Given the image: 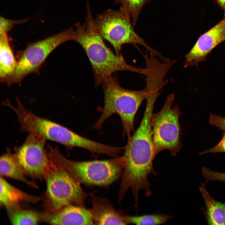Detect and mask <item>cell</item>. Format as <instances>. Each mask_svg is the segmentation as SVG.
<instances>
[{
    "label": "cell",
    "mask_w": 225,
    "mask_h": 225,
    "mask_svg": "<svg viewBox=\"0 0 225 225\" xmlns=\"http://www.w3.org/2000/svg\"><path fill=\"white\" fill-rule=\"evenodd\" d=\"M87 16L82 24L75 25L76 29L72 39L79 44L85 51L91 64L96 86L101 84L119 71H128L145 75L146 68H141L128 64L123 56L114 53L104 42L95 25L88 2Z\"/></svg>",
    "instance_id": "6da1fadb"
},
{
    "label": "cell",
    "mask_w": 225,
    "mask_h": 225,
    "mask_svg": "<svg viewBox=\"0 0 225 225\" xmlns=\"http://www.w3.org/2000/svg\"><path fill=\"white\" fill-rule=\"evenodd\" d=\"M104 96L102 114L93 126L100 129L107 119L116 113L120 117L123 126L122 135L128 139L133 132L134 118L143 101L151 92L152 88L146 84L142 90L133 91L122 87L115 76L112 75L102 83Z\"/></svg>",
    "instance_id": "7a4b0ae2"
},
{
    "label": "cell",
    "mask_w": 225,
    "mask_h": 225,
    "mask_svg": "<svg viewBox=\"0 0 225 225\" xmlns=\"http://www.w3.org/2000/svg\"><path fill=\"white\" fill-rule=\"evenodd\" d=\"M48 148L50 160L80 184L108 186L119 178L124 168L123 156L107 160L76 161L65 157L57 147L48 145Z\"/></svg>",
    "instance_id": "3957f363"
},
{
    "label": "cell",
    "mask_w": 225,
    "mask_h": 225,
    "mask_svg": "<svg viewBox=\"0 0 225 225\" xmlns=\"http://www.w3.org/2000/svg\"><path fill=\"white\" fill-rule=\"evenodd\" d=\"M16 101V106L12 105L9 101L5 105L16 115L20 131L38 133L47 140L60 143L68 149L78 147L92 152L97 148V142L82 137L58 123L37 116L25 108L18 98Z\"/></svg>",
    "instance_id": "277c9868"
},
{
    "label": "cell",
    "mask_w": 225,
    "mask_h": 225,
    "mask_svg": "<svg viewBox=\"0 0 225 225\" xmlns=\"http://www.w3.org/2000/svg\"><path fill=\"white\" fill-rule=\"evenodd\" d=\"M131 18L128 12L120 7L117 10L109 9L98 14L94 21L102 38L111 44L116 54H121L124 44H138L145 48L150 54L163 59L159 52L149 46L136 32Z\"/></svg>",
    "instance_id": "5b68a950"
},
{
    "label": "cell",
    "mask_w": 225,
    "mask_h": 225,
    "mask_svg": "<svg viewBox=\"0 0 225 225\" xmlns=\"http://www.w3.org/2000/svg\"><path fill=\"white\" fill-rule=\"evenodd\" d=\"M44 178L47 189L43 206L46 212H55L70 205L85 207L86 195L80 184L63 169L50 160Z\"/></svg>",
    "instance_id": "8992f818"
},
{
    "label": "cell",
    "mask_w": 225,
    "mask_h": 225,
    "mask_svg": "<svg viewBox=\"0 0 225 225\" xmlns=\"http://www.w3.org/2000/svg\"><path fill=\"white\" fill-rule=\"evenodd\" d=\"M174 96L169 95L163 106L158 112L153 113L151 121L154 152L156 156L164 150L174 156L182 146L179 118L181 112L178 105L172 107Z\"/></svg>",
    "instance_id": "52a82bcc"
},
{
    "label": "cell",
    "mask_w": 225,
    "mask_h": 225,
    "mask_svg": "<svg viewBox=\"0 0 225 225\" xmlns=\"http://www.w3.org/2000/svg\"><path fill=\"white\" fill-rule=\"evenodd\" d=\"M74 32L75 30L71 27L44 39L30 43L20 54L14 72L3 82L9 86L13 84L20 85L27 75L38 73L51 52L64 42L72 40Z\"/></svg>",
    "instance_id": "ba28073f"
},
{
    "label": "cell",
    "mask_w": 225,
    "mask_h": 225,
    "mask_svg": "<svg viewBox=\"0 0 225 225\" xmlns=\"http://www.w3.org/2000/svg\"><path fill=\"white\" fill-rule=\"evenodd\" d=\"M46 140L38 133L30 132L22 144L15 148L14 154L23 173L32 178H44L49 167Z\"/></svg>",
    "instance_id": "9c48e42d"
},
{
    "label": "cell",
    "mask_w": 225,
    "mask_h": 225,
    "mask_svg": "<svg viewBox=\"0 0 225 225\" xmlns=\"http://www.w3.org/2000/svg\"><path fill=\"white\" fill-rule=\"evenodd\" d=\"M225 41V18L198 39L190 51L185 56V68L198 66L205 60L211 51L219 44Z\"/></svg>",
    "instance_id": "30bf717a"
},
{
    "label": "cell",
    "mask_w": 225,
    "mask_h": 225,
    "mask_svg": "<svg viewBox=\"0 0 225 225\" xmlns=\"http://www.w3.org/2000/svg\"><path fill=\"white\" fill-rule=\"evenodd\" d=\"M40 220L53 225L95 224L89 210L81 206L70 205L54 212L39 213Z\"/></svg>",
    "instance_id": "8fae6325"
},
{
    "label": "cell",
    "mask_w": 225,
    "mask_h": 225,
    "mask_svg": "<svg viewBox=\"0 0 225 225\" xmlns=\"http://www.w3.org/2000/svg\"><path fill=\"white\" fill-rule=\"evenodd\" d=\"M92 207L89 210L92 215L95 224L127 225V215L118 212L108 199L92 196Z\"/></svg>",
    "instance_id": "7c38bea8"
},
{
    "label": "cell",
    "mask_w": 225,
    "mask_h": 225,
    "mask_svg": "<svg viewBox=\"0 0 225 225\" xmlns=\"http://www.w3.org/2000/svg\"><path fill=\"white\" fill-rule=\"evenodd\" d=\"M0 183V205L9 211L19 208V205L23 202L35 203L41 199V198L29 194L15 187L2 176Z\"/></svg>",
    "instance_id": "4fadbf2b"
},
{
    "label": "cell",
    "mask_w": 225,
    "mask_h": 225,
    "mask_svg": "<svg viewBox=\"0 0 225 225\" xmlns=\"http://www.w3.org/2000/svg\"><path fill=\"white\" fill-rule=\"evenodd\" d=\"M0 176L6 177L23 182L30 187L38 188L34 182L30 181L25 177L14 154L8 149L7 152L0 158Z\"/></svg>",
    "instance_id": "5bb4252c"
},
{
    "label": "cell",
    "mask_w": 225,
    "mask_h": 225,
    "mask_svg": "<svg viewBox=\"0 0 225 225\" xmlns=\"http://www.w3.org/2000/svg\"><path fill=\"white\" fill-rule=\"evenodd\" d=\"M17 64L7 33L0 35V80L3 82L15 71Z\"/></svg>",
    "instance_id": "9a60e30c"
},
{
    "label": "cell",
    "mask_w": 225,
    "mask_h": 225,
    "mask_svg": "<svg viewBox=\"0 0 225 225\" xmlns=\"http://www.w3.org/2000/svg\"><path fill=\"white\" fill-rule=\"evenodd\" d=\"M200 191L203 197L206 208L208 222L209 225L225 224V203L214 200L210 195L203 183Z\"/></svg>",
    "instance_id": "2e32d148"
},
{
    "label": "cell",
    "mask_w": 225,
    "mask_h": 225,
    "mask_svg": "<svg viewBox=\"0 0 225 225\" xmlns=\"http://www.w3.org/2000/svg\"><path fill=\"white\" fill-rule=\"evenodd\" d=\"M10 211V221L12 225H37L40 220L38 212L19 208Z\"/></svg>",
    "instance_id": "e0dca14e"
},
{
    "label": "cell",
    "mask_w": 225,
    "mask_h": 225,
    "mask_svg": "<svg viewBox=\"0 0 225 225\" xmlns=\"http://www.w3.org/2000/svg\"><path fill=\"white\" fill-rule=\"evenodd\" d=\"M151 0H114L115 4H119L120 7L127 11L132 21V24L134 28L138 17L144 6Z\"/></svg>",
    "instance_id": "ac0fdd59"
},
{
    "label": "cell",
    "mask_w": 225,
    "mask_h": 225,
    "mask_svg": "<svg viewBox=\"0 0 225 225\" xmlns=\"http://www.w3.org/2000/svg\"><path fill=\"white\" fill-rule=\"evenodd\" d=\"M172 217L169 215L155 214L136 216L127 215V219L128 224L139 225H158L165 223Z\"/></svg>",
    "instance_id": "d6986e66"
},
{
    "label": "cell",
    "mask_w": 225,
    "mask_h": 225,
    "mask_svg": "<svg viewBox=\"0 0 225 225\" xmlns=\"http://www.w3.org/2000/svg\"><path fill=\"white\" fill-rule=\"evenodd\" d=\"M0 18V35L4 33H7L14 25L23 23L27 22L28 20V18L22 20H12L1 16Z\"/></svg>",
    "instance_id": "ffe728a7"
},
{
    "label": "cell",
    "mask_w": 225,
    "mask_h": 225,
    "mask_svg": "<svg viewBox=\"0 0 225 225\" xmlns=\"http://www.w3.org/2000/svg\"><path fill=\"white\" fill-rule=\"evenodd\" d=\"M209 120L211 125L225 131V118L216 114H210Z\"/></svg>",
    "instance_id": "44dd1931"
},
{
    "label": "cell",
    "mask_w": 225,
    "mask_h": 225,
    "mask_svg": "<svg viewBox=\"0 0 225 225\" xmlns=\"http://www.w3.org/2000/svg\"><path fill=\"white\" fill-rule=\"evenodd\" d=\"M219 152H225V132L222 139L216 146L211 149L200 152V154L202 155L208 153H215Z\"/></svg>",
    "instance_id": "7402d4cb"
},
{
    "label": "cell",
    "mask_w": 225,
    "mask_h": 225,
    "mask_svg": "<svg viewBox=\"0 0 225 225\" xmlns=\"http://www.w3.org/2000/svg\"><path fill=\"white\" fill-rule=\"evenodd\" d=\"M216 2L224 12V18H225V0H215Z\"/></svg>",
    "instance_id": "603a6c76"
}]
</instances>
